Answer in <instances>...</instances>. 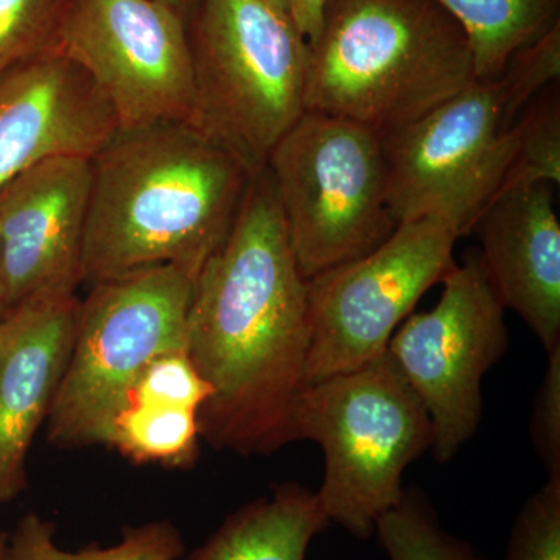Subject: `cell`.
Returning <instances> with one entry per match:
<instances>
[{"label":"cell","mask_w":560,"mask_h":560,"mask_svg":"<svg viewBox=\"0 0 560 560\" xmlns=\"http://www.w3.org/2000/svg\"><path fill=\"white\" fill-rule=\"evenodd\" d=\"M13 308L10 301L9 285H7L5 268H3L2 245H0V320L5 318Z\"/></svg>","instance_id":"cell-26"},{"label":"cell","mask_w":560,"mask_h":560,"mask_svg":"<svg viewBox=\"0 0 560 560\" xmlns=\"http://www.w3.org/2000/svg\"><path fill=\"white\" fill-rule=\"evenodd\" d=\"M471 234L504 308L521 315L545 352L560 346V224L551 184L503 195Z\"/></svg>","instance_id":"cell-15"},{"label":"cell","mask_w":560,"mask_h":560,"mask_svg":"<svg viewBox=\"0 0 560 560\" xmlns=\"http://www.w3.org/2000/svg\"><path fill=\"white\" fill-rule=\"evenodd\" d=\"M253 178L190 124L117 131L92 158L83 282L161 265L197 279L231 234Z\"/></svg>","instance_id":"cell-2"},{"label":"cell","mask_w":560,"mask_h":560,"mask_svg":"<svg viewBox=\"0 0 560 560\" xmlns=\"http://www.w3.org/2000/svg\"><path fill=\"white\" fill-rule=\"evenodd\" d=\"M307 47L305 110L381 135L475 80L469 38L436 0H327Z\"/></svg>","instance_id":"cell-4"},{"label":"cell","mask_w":560,"mask_h":560,"mask_svg":"<svg viewBox=\"0 0 560 560\" xmlns=\"http://www.w3.org/2000/svg\"><path fill=\"white\" fill-rule=\"evenodd\" d=\"M158 2L171 7V9L178 11L179 14H183L186 20H189L190 14L194 13L195 7L198 5L200 0H158Z\"/></svg>","instance_id":"cell-27"},{"label":"cell","mask_w":560,"mask_h":560,"mask_svg":"<svg viewBox=\"0 0 560 560\" xmlns=\"http://www.w3.org/2000/svg\"><path fill=\"white\" fill-rule=\"evenodd\" d=\"M560 77V22L518 50L493 79H475L425 116L383 132L388 205L397 224L452 221L459 237L517 190L521 119Z\"/></svg>","instance_id":"cell-3"},{"label":"cell","mask_w":560,"mask_h":560,"mask_svg":"<svg viewBox=\"0 0 560 560\" xmlns=\"http://www.w3.org/2000/svg\"><path fill=\"white\" fill-rule=\"evenodd\" d=\"M187 32L190 125L257 175L304 114L307 43L264 0H200Z\"/></svg>","instance_id":"cell-6"},{"label":"cell","mask_w":560,"mask_h":560,"mask_svg":"<svg viewBox=\"0 0 560 560\" xmlns=\"http://www.w3.org/2000/svg\"><path fill=\"white\" fill-rule=\"evenodd\" d=\"M195 279L172 265L92 285L47 418L60 451L108 445L110 430L150 361L186 346Z\"/></svg>","instance_id":"cell-7"},{"label":"cell","mask_w":560,"mask_h":560,"mask_svg":"<svg viewBox=\"0 0 560 560\" xmlns=\"http://www.w3.org/2000/svg\"><path fill=\"white\" fill-rule=\"evenodd\" d=\"M264 2L290 18L291 0H264Z\"/></svg>","instance_id":"cell-28"},{"label":"cell","mask_w":560,"mask_h":560,"mask_svg":"<svg viewBox=\"0 0 560 560\" xmlns=\"http://www.w3.org/2000/svg\"><path fill=\"white\" fill-rule=\"evenodd\" d=\"M0 560H9V533H0Z\"/></svg>","instance_id":"cell-29"},{"label":"cell","mask_w":560,"mask_h":560,"mask_svg":"<svg viewBox=\"0 0 560 560\" xmlns=\"http://www.w3.org/2000/svg\"><path fill=\"white\" fill-rule=\"evenodd\" d=\"M198 411L128 401L114 422L108 445L136 464L190 467L200 441Z\"/></svg>","instance_id":"cell-19"},{"label":"cell","mask_w":560,"mask_h":560,"mask_svg":"<svg viewBox=\"0 0 560 560\" xmlns=\"http://www.w3.org/2000/svg\"><path fill=\"white\" fill-rule=\"evenodd\" d=\"M458 238L442 217L405 221L371 253L308 279L307 385L383 355L420 298L452 270Z\"/></svg>","instance_id":"cell-9"},{"label":"cell","mask_w":560,"mask_h":560,"mask_svg":"<svg viewBox=\"0 0 560 560\" xmlns=\"http://www.w3.org/2000/svg\"><path fill=\"white\" fill-rule=\"evenodd\" d=\"M308 342V282L265 167L194 283L184 350L210 389L198 411L202 440L243 456L270 455L293 442Z\"/></svg>","instance_id":"cell-1"},{"label":"cell","mask_w":560,"mask_h":560,"mask_svg":"<svg viewBox=\"0 0 560 560\" xmlns=\"http://www.w3.org/2000/svg\"><path fill=\"white\" fill-rule=\"evenodd\" d=\"M547 355V371L530 416V438L550 477H560V346Z\"/></svg>","instance_id":"cell-24"},{"label":"cell","mask_w":560,"mask_h":560,"mask_svg":"<svg viewBox=\"0 0 560 560\" xmlns=\"http://www.w3.org/2000/svg\"><path fill=\"white\" fill-rule=\"evenodd\" d=\"M119 131L113 106L80 66L49 49L0 75V189L39 162L94 158Z\"/></svg>","instance_id":"cell-13"},{"label":"cell","mask_w":560,"mask_h":560,"mask_svg":"<svg viewBox=\"0 0 560 560\" xmlns=\"http://www.w3.org/2000/svg\"><path fill=\"white\" fill-rule=\"evenodd\" d=\"M442 283L436 307L408 316L386 352L422 401L433 427L431 451L444 464L477 433L482 378L506 352L510 334L480 250L453 265Z\"/></svg>","instance_id":"cell-10"},{"label":"cell","mask_w":560,"mask_h":560,"mask_svg":"<svg viewBox=\"0 0 560 560\" xmlns=\"http://www.w3.org/2000/svg\"><path fill=\"white\" fill-rule=\"evenodd\" d=\"M469 38L475 79L499 77L511 58L559 21L560 0H436Z\"/></svg>","instance_id":"cell-17"},{"label":"cell","mask_w":560,"mask_h":560,"mask_svg":"<svg viewBox=\"0 0 560 560\" xmlns=\"http://www.w3.org/2000/svg\"><path fill=\"white\" fill-rule=\"evenodd\" d=\"M389 560H486L441 525L419 490H405L400 503L385 512L375 533Z\"/></svg>","instance_id":"cell-20"},{"label":"cell","mask_w":560,"mask_h":560,"mask_svg":"<svg viewBox=\"0 0 560 560\" xmlns=\"http://www.w3.org/2000/svg\"><path fill=\"white\" fill-rule=\"evenodd\" d=\"M113 106L120 131L190 124L194 69L187 20L158 0H69L54 47Z\"/></svg>","instance_id":"cell-11"},{"label":"cell","mask_w":560,"mask_h":560,"mask_svg":"<svg viewBox=\"0 0 560 560\" xmlns=\"http://www.w3.org/2000/svg\"><path fill=\"white\" fill-rule=\"evenodd\" d=\"M92 158L39 162L0 189V245L11 304L77 293L90 213Z\"/></svg>","instance_id":"cell-12"},{"label":"cell","mask_w":560,"mask_h":560,"mask_svg":"<svg viewBox=\"0 0 560 560\" xmlns=\"http://www.w3.org/2000/svg\"><path fill=\"white\" fill-rule=\"evenodd\" d=\"M504 560H560V477H548L525 501Z\"/></svg>","instance_id":"cell-22"},{"label":"cell","mask_w":560,"mask_h":560,"mask_svg":"<svg viewBox=\"0 0 560 560\" xmlns=\"http://www.w3.org/2000/svg\"><path fill=\"white\" fill-rule=\"evenodd\" d=\"M327 526L316 493L285 482L228 515L187 560H305L312 540Z\"/></svg>","instance_id":"cell-16"},{"label":"cell","mask_w":560,"mask_h":560,"mask_svg":"<svg viewBox=\"0 0 560 560\" xmlns=\"http://www.w3.org/2000/svg\"><path fill=\"white\" fill-rule=\"evenodd\" d=\"M77 293H44L0 320V504L27 489V459L75 340Z\"/></svg>","instance_id":"cell-14"},{"label":"cell","mask_w":560,"mask_h":560,"mask_svg":"<svg viewBox=\"0 0 560 560\" xmlns=\"http://www.w3.org/2000/svg\"><path fill=\"white\" fill-rule=\"evenodd\" d=\"M69 0H0V75L54 47Z\"/></svg>","instance_id":"cell-21"},{"label":"cell","mask_w":560,"mask_h":560,"mask_svg":"<svg viewBox=\"0 0 560 560\" xmlns=\"http://www.w3.org/2000/svg\"><path fill=\"white\" fill-rule=\"evenodd\" d=\"M327 0H291L290 20L305 43L318 36Z\"/></svg>","instance_id":"cell-25"},{"label":"cell","mask_w":560,"mask_h":560,"mask_svg":"<svg viewBox=\"0 0 560 560\" xmlns=\"http://www.w3.org/2000/svg\"><path fill=\"white\" fill-rule=\"evenodd\" d=\"M209 394L208 383L195 370L186 350L178 349L150 361L149 366L139 375L128 401L171 405L200 411Z\"/></svg>","instance_id":"cell-23"},{"label":"cell","mask_w":560,"mask_h":560,"mask_svg":"<svg viewBox=\"0 0 560 560\" xmlns=\"http://www.w3.org/2000/svg\"><path fill=\"white\" fill-rule=\"evenodd\" d=\"M302 278L359 259L397 228L381 132L304 110L267 161Z\"/></svg>","instance_id":"cell-8"},{"label":"cell","mask_w":560,"mask_h":560,"mask_svg":"<svg viewBox=\"0 0 560 560\" xmlns=\"http://www.w3.org/2000/svg\"><path fill=\"white\" fill-rule=\"evenodd\" d=\"M55 529L54 522L27 512L9 534V560H178L186 550L183 534L171 521L127 526L116 545L92 544L79 551L61 548Z\"/></svg>","instance_id":"cell-18"},{"label":"cell","mask_w":560,"mask_h":560,"mask_svg":"<svg viewBox=\"0 0 560 560\" xmlns=\"http://www.w3.org/2000/svg\"><path fill=\"white\" fill-rule=\"evenodd\" d=\"M291 440L323 447L326 475L316 497L329 523L366 540L400 503L401 477L433 445L422 401L388 352L357 370L305 386Z\"/></svg>","instance_id":"cell-5"}]
</instances>
